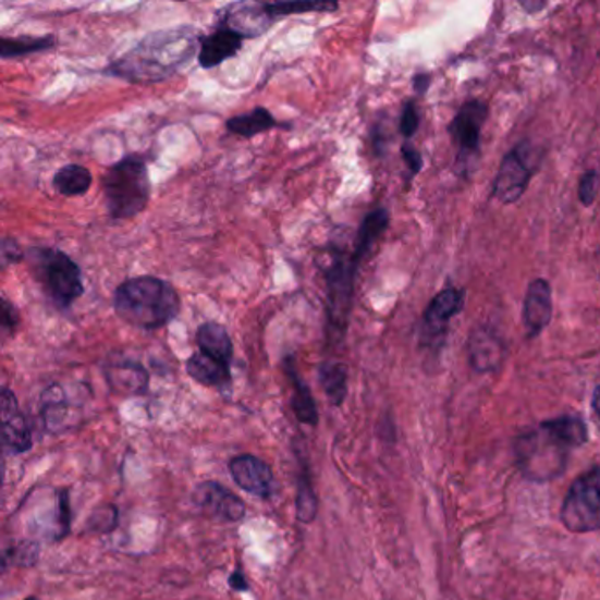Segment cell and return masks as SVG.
Listing matches in <instances>:
<instances>
[{"label": "cell", "mask_w": 600, "mask_h": 600, "mask_svg": "<svg viewBox=\"0 0 600 600\" xmlns=\"http://www.w3.org/2000/svg\"><path fill=\"white\" fill-rule=\"evenodd\" d=\"M201 39L191 25L156 30L113 60L105 74L136 85L164 82L199 53L197 48L201 47Z\"/></svg>", "instance_id": "cell-1"}, {"label": "cell", "mask_w": 600, "mask_h": 600, "mask_svg": "<svg viewBox=\"0 0 600 600\" xmlns=\"http://www.w3.org/2000/svg\"><path fill=\"white\" fill-rule=\"evenodd\" d=\"M587 423L581 417H553L514 439V458L528 481H554L567 470L571 453L587 444Z\"/></svg>", "instance_id": "cell-2"}, {"label": "cell", "mask_w": 600, "mask_h": 600, "mask_svg": "<svg viewBox=\"0 0 600 600\" xmlns=\"http://www.w3.org/2000/svg\"><path fill=\"white\" fill-rule=\"evenodd\" d=\"M176 289L159 277H136L117 287L113 308L125 325L139 330H161L180 314Z\"/></svg>", "instance_id": "cell-3"}, {"label": "cell", "mask_w": 600, "mask_h": 600, "mask_svg": "<svg viewBox=\"0 0 600 600\" xmlns=\"http://www.w3.org/2000/svg\"><path fill=\"white\" fill-rule=\"evenodd\" d=\"M102 193L111 219L139 216L151 196L147 162L139 156H127L111 164L102 174Z\"/></svg>", "instance_id": "cell-4"}, {"label": "cell", "mask_w": 600, "mask_h": 600, "mask_svg": "<svg viewBox=\"0 0 600 600\" xmlns=\"http://www.w3.org/2000/svg\"><path fill=\"white\" fill-rule=\"evenodd\" d=\"M27 254L33 259L37 279L57 307H73L74 302L82 298L83 273L68 254L47 247L33 248Z\"/></svg>", "instance_id": "cell-5"}, {"label": "cell", "mask_w": 600, "mask_h": 600, "mask_svg": "<svg viewBox=\"0 0 600 600\" xmlns=\"http://www.w3.org/2000/svg\"><path fill=\"white\" fill-rule=\"evenodd\" d=\"M560 519L573 534L600 530V465L574 479L565 493Z\"/></svg>", "instance_id": "cell-6"}, {"label": "cell", "mask_w": 600, "mask_h": 600, "mask_svg": "<svg viewBox=\"0 0 600 600\" xmlns=\"http://www.w3.org/2000/svg\"><path fill=\"white\" fill-rule=\"evenodd\" d=\"M358 266L359 261L353 253L347 254L342 248H336L335 253L331 254L330 266L325 270L328 321L331 328H335L342 335L347 330L348 316L353 307L354 279Z\"/></svg>", "instance_id": "cell-7"}, {"label": "cell", "mask_w": 600, "mask_h": 600, "mask_svg": "<svg viewBox=\"0 0 600 600\" xmlns=\"http://www.w3.org/2000/svg\"><path fill=\"white\" fill-rule=\"evenodd\" d=\"M539 166V156L531 143L522 142L509 150L500 162L491 196L502 205H514L527 191L531 174Z\"/></svg>", "instance_id": "cell-8"}, {"label": "cell", "mask_w": 600, "mask_h": 600, "mask_svg": "<svg viewBox=\"0 0 600 600\" xmlns=\"http://www.w3.org/2000/svg\"><path fill=\"white\" fill-rule=\"evenodd\" d=\"M488 119V106L486 102L470 99L463 102L462 108L451 120L448 133H450L453 145L456 147V157L462 164L470 161L479 150L482 125Z\"/></svg>", "instance_id": "cell-9"}, {"label": "cell", "mask_w": 600, "mask_h": 600, "mask_svg": "<svg viewBox=\"0 0 600 600\" xmlns=\"http://www.w3.org/2000/svg\"><path fill=\"white\" fill-rule=\"evenodd\" d=\"M217 24L242 39H254L268 33L275 20L271 19L266 2H234L217 11Z\"/></svg>", "instance_id": "cell-10"}, {"label": "cell", "mask_w": 600, "mask_h": 600, "mask_svg": "<svg viewBox=\"0 0 600 600\" xmlns=\"http://www.w3.org/2000/svg\"><path fill=\"white\" fill-rule=\"evenodd\" d=\"M194 502L201 509V513L224 523L240 522L247 511L240 497L216 481L201 482L197 486L194 490Z\"/></svg>", "instance_id": "cell-11"}, {"label": "cell", "mask_w": 600, "mask_h": 600, "mask_svg": "<svg viewBox=\"0 0 600 600\" xmlns=\"http://www.w3.org/2000/svg\"><path fill=\"white\" fill-rule=\"evenodd\" d=\"M230 473L233 481L250 495L268 500L275 491V477L271 468L254 454H240L231 460Z\"/></svg>", "instance_id": "cell-12"}, {"label": "cell", "mask_w": 600, "mask_h": 600, "mask_svg": "<svg viewBox=\"0 0 600 600\" xmlns=\"http://www.w3.org/2000/svg\"><path fill=\"white\" fill-rule=\"evenodd\" d=\"M553 319V293L546 279L531 280L523 299V326L527 339H536Z\"/></svg>", "instance_id": "cell-13"}, {"label": "cell", "mask_w": 600, "mask_h": 600, "mask_svg": "<svg viewBox=\"0 0 600 600\" xmlns=\"http://www.w3.org/2000/svg\"><path fill=\"white\" fill-rule=\"evenodd\" d=\"M0 417H2V439L5 448L13 453H25L33 448V433L25 416L20 411L19 400L10 388L2 390L0 396Z\"/></svg>", "instance_id": "cell-14"}, {"label": "cell", "mask_w": 600, "mask_h": 600, "mask_svg": "<svg viewBox=\"0 0 600 600\" xmlns=\"http://www.w3.org/2000/svg\"><path fill=\"white\" fill-rule=\"evenodd\" d=\"M505 359V345L491 328H477L468 339V363L477 374L499 370Z\"/></svg>", "instance_id": "cell-15"}, {"label": "cell", "mask_w": 600, "mask_h": 600, "mask_svg": "<svg viewBox=\"0 0 600 600\" xmlns=\"http://www.w3.org/2000/svg\"><path fill=\"white\" fill-rule=\"evenodd\" d=\"M465 305V291L460 287H445L431 299L427 313L423 316L425 339L442 335L453 317L458 316Z\"/></svg>", "instance_id": "cell-16"}, {"label": "cell", "mask_w": 600, "mask_h": 600, "mask_svg": "<svg viewBox=\"0 0 600 600\" xmlns=\"http://www.w3.org/2000/svg\"><path fill=\"white\" fill-rule=\"evenodd\" d=\"M243 47V39L228 28L217 27L213 33L203 37L197 60L203 70L219 68L225 60L233 59Z\"/></svg>", "instance_id": "cell-17"}, {"label": "cell", "mask_w": 600, "mask_h": 600, "mask_svg": "<svg viewBox=\"0 0 600 600\" xmlns=\"http://www.w3.org/2000/svg\"><path fill=\"white\" fill-rule=\"evenodd\" d=\"M105 376L111 390L127 396L145 393L148 388V371L143 365L131 359L106 365Z\"/></svg>", "instance_id": "cell-18"}, {"label": "cell", "mask_w": 600, "mask_h": 600, "mask_svg": "<svg viewBox=\"0 0 600 600\" xmlns=\"http://www.w3.org/2000/svg\"><path fill=\"white\" fill-rule=\"evenodd\" d=\"M185 368H187L188 376L193 377L194 381L199 382V384L208 385V388H219V390L230 388V363L220 362L210 354L197 351L187 359Z\"/></svg>", "instance_id": "cell-19"}, {"label": "cell", "mask_w": 600, "mask_h": 600, "mask_svg": "<svg viewBox=\"0 0 600 600\" xmlns=\"http://www.w3.org/2000/svg\"><path fill=\"white\" fill-rule=\"evenodd\" d=\"M284 370L289 379H291V384H293L294 414H296V417H298L299 423H303V425L316 427L317 421H319L316 400H314L313 391L308 388L307 382L303 381L302 376H299L293 356H287L284 359Z\"/></svg>", "instance_id": "cell-20"}, {"label": "cell", "mask_w": 600, "mask_h": 600, "mask_svg": "<svg viewBox=\"0 0 600 600\" xmlns=\"http://www.w3.org/2000/svg\"><path fill=\"white\" fill-rule=\"evenodd\" d=\"M197 347L220 362L230 363L233 358V342L224 326L219 322H205L197 328Z\"/></svg>", "instance_id": "cell-21"}, {"label": "cell", "mask_w": 600, "mask_h": 600, "mask_svg": "<svg viewBox=\"0 0 600 600\" xmlns=\"http://www.w3.org/2000/svg\"><path fill=\"white\" fill-rule=\"evenodd\" d=\"M388 225H390V213L384 208H377L363 219L353 248L354 257L359 262L363 261V257L370 253L374 243L381 238L384 231L388 230Z\"/></svg>", "instance_id": "cell-22"}, {"label": "cell", "mask_w": 600, "mask_h": 600, "mask_svg": "<svg viewBox=\"0 0 600 600\" xmlns=\"http://www.w3.org/2000/svg\"><path fill=\"white\" fill-rule=\"evenodd\" d=\"M277 127H280L279 120L271 115L266 108H256V110L248 111L245 115L233 117V119L225 122V128L231 134H236V136H242L245 139L254 138L257 134Z\"/></svg>", "instance_id": "cell-23"}, {"label": "cell", "mask_w": 600, "mask_h": 600, "mask_svg": "<svg viewBox=\"0 0 600 600\" xmlns=\"http://www.w3.org/2000/svg\"><path fill=\"white\" fill-rule=\"evenodd\" d=\"M348 370L344 363L325 362L319 367V382L331 405L340 407L347 399Z\"/></svg>", "instance_id": "cell-24"}, {"label": "cell", "mask_w": 600, "mask_h": 600, "mask_svg": "<svg viewBox=\"0 0 600 600\" xmlns=\"http://www.w3.org/2000/svg\"><path fill=\"white\" fill-rule=\"evenodd\" d=\"M53 187L62 196H82L93 187V173L82 164L62 166L53 176Z\"/></svg>", "instance_id": "cell-25"}, {"label": "cell", "mask_w": 600, "mask_h": 600, "mask_svg": "<svg viewBox=\"0 0 600 600\" xmlns=\"http://www.w3.org/2000/svg\"><path fill=\"white\" fill-rule=\"evenodd\" d=\"M56 45L57 39L53 36L2 37L0 39V57L10 60L16 59V57L33 56L39 51L51 50Z\"/></svg>", "instance_id": "cell-26"}, {"label": "cell", "mask_w": 600, "mask_h": 600, "mask_svg": "<svg viewBox=\"0 0 600 600\" xmlns=\"http://www.w3.org/2000/svg\"><path fill=\"white\" fill-rule=\"evenodd\" d=\"M68 399L59 384H51L41 394V417L48 430H57L68 417Z\"/></svg>", "instance_id": "cell-27"}, {"label": "cell", "mask_w": 600, "mask_h": 600, "mask_svg": "<svg viewBox=\"0 0 600 600\" xmlns=\"http://www.w3.org/2000/svg\"><path fill=\"white\" fill-rule=\"evenodd\" d=\"M317 497L314 493L313 482L308 476L307 463L302 462V473L298 477V491H296V516L299 522L310 523L316 519Z\"/></svg>", "instance_id": "cell-28"}, {"label": "cell", "mask_w": 600, "mask_h": 600, "mask_svg": "<svg viewBox=\"0 0 600 600\" xmlns=\"http://www.w3.org/2000/svg\"><path fill=\"white\" fill-rule=\"evenodd\" d=\"M266 8L270 11L271 19L280 20L291 14L303 13H328V11L339 10L336 2H266Z\"/></svg>", "instance_id": "cell-29"}, {"label": "cell", "mask_w": 600, "mask_h": 600, "mask_svg": "<svg viewBox=\"0 0 600 600\" xmlns=\"http://www.w3.org/2000/svg\"><path fill=\"white\" fill-rule=\"evenodd\" d=\"M597 193H599V173L597 171H587L579 180V187H577V196L579 201L585 207H591L597 199Z\"/></svg>", "instance_id": "cell-30"}, {"label": "cell", "mask_w": 600, "mask_h": 600, "mask_svg": "<svg viewBox=\"0 0 600 600\" xmlns=\"http://www.w3.org/2000/svg\"><path fill=\"white\" fill-rule=\"evenodd\" d=\"M119 522V514H117V507L113 505H106V507L99 509L88 519V528L96 531H111L117 527Z\"/></svg>", "instance_id": "cell-31"}, {"label": "cell", "mask_w": 600, "mask_h": 600, "mask_svg": "<svg viewBox=\"0 0 600 600\" xmlns=\"http://www.w3.org/2000/svg\"><path fill=\"white\" fill-rule=\"evenodd\" d=\"M419 128V111H417L416 102L407 101L400 117V133L404 138L411 139Z\"/></svg>", "instance_id": "cell-32"}, {"label": "cell", "mask_w": 600, "mask_h": 600, "mask_svg": "<svg viewBox=\"0 0 600 600\" xmlns=\"http://www.w3.org/2000/svg\"><path fill=\"white\" fill-rule=\"evenodd\" d=\"M37 546L33 542H22V544L13 546V550L5 554V562L13 560V564L30 567L37 559Z\"/></svg>", "instance_id": "cell-33"}, {"label": "cell", "mask_w": 600, "mask_h": 600, "mask_svg": "<svg viewBox=\"0 0 600 600\" xmlns=\"http://www.w3.org/2000/svg\"><path fill=\"white\" fill-rule=\"evenodd\" d=\"M20 314L10 299L2 296V335L4 339H10L14 335V331L19 330Z\"/></svg>", "instance_id": "cell-34"}, {"label": "cell", "mask_w": 600, "mask_h": 600, "mask_svg": "<svg viewBox=\"0 0 600 600\" xmlns=\"http://www.w3.org/2000/svg\"><path fill=\"white\" fill-rule=\"evenodd\" d=\"M0 259H2V268H8V266L24 261L25 253L16 240L4 238L2 240V247H0Z\"/></svg>", "instance_id": "cell-35"}, {"label": "cell", "mask_w": 600, "mask_h": 600, "mask_svg": "<svg viewBox=\"0 0 600 600\" xmlns=\"http://www.w3.org/2000/svg\"><path fill=\"white\" fill-rule=\"evenodd\" d=\"M402 159H404L411 173L417 174L423 170V156L419 154V150L413 147L408 142L402 145Z\"/></svg>", "instance_id": "cell-36"}, {"label": "cell", "mask_w": 600, "mask_h": 600, "mask_svg": "<svg viewBox=\"0 0 600 600\" xmlns=\"http://www.w3.org/2000/svg\"><path fill=\"white\" fill-rule=\"evenodd\" d=\"M59 509H60V528H62V536H65L70 531L71 525V509L70 499H68V490L59 491Z\"/></svg>", "instance_id": "cell-37"}, {"label": "cell", "mask_w": 600, "mask_h": 600, "mask_svg": "<svg viewBox=\"0 0 600 600\" xmlns=\"http://www.w3.org/2000/svg\"><path fill=\"white\" fill-rule=\"evenodd\" d=\"M230 585L233 590L236 591H247L248 590V583L247 579H245V576H243L242 568H236L233 574L230 576Z\"/></svg>", "instance_id": "cell-38"}, {"label": "cell", "mask_w": 600, "mask_h": 600, "mask_svg": "<svg viewBox=\"0 0 600 600\" xmlns=\"http://www.w3.org/2000/svg\"><path fill=\"white\" fill-rule=\"evenodd\" d=\"M431 76L427 73H419L414 76V88L417 93L425 94L427 88L430 87Z\"/></svg>", "instance_id": "cell-39"}, {"label": "cell", "mask_w": 600, "mask_h": 600, "mask_svg": "<svg viewBox=\"0 0 600 600\" xmlns=\"http://www.w3.org/2000/svg\"><path fill=\"white\" fill-rule=\"evenodd\" d=\"M591 408H593V414H596L597 421L600 425V384L597 385L593 394H591Z\"/></svg>", "instance_id": "cell-40"}, {"label": "cell", "mask_w": 600, "mask_h": 600, "mask_svg": "<svg viewBox=\"0 0 600 600\" xmlns=\"http://www.w3.org/2000/svg\"><path fill=\"white\" fill-rule=\"evenodd\" d=\"M522 5L523 8H525V10L530 11V13H536V11L542 10L546 4H541V2H539V4H531V2H528V4Z\"/></svg>", "instance_id": "cell-41"}, {"label": "cell", "mask_w": 600, "mask_h": 600, "mask_svg": "<svg viewBox=\"0 0 600 600\" xmlns=\"http://www.w3.org/2000/svg\"><path fill=\"white\" fill-rule=\"evenodd\" d=\"M25 600H39V599H36V597H28V599H25Z\"/></svg>", "instance_id": "cell-42"}]
</instances>
